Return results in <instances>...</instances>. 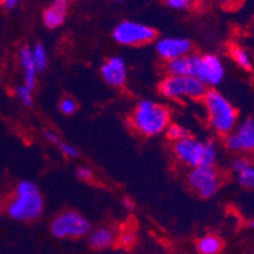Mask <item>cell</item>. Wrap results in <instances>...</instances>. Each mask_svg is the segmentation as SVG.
I'll return each mask as SVG.
<instances>
[{
	"label": "cell",
	"mask_w": 254,
	"mask_h": 254,
	"mask_svg": "<svg viewBox=\"0 0 254 254\" xmlns=\"http://www.w3.org/2000/svg\"><path fill=\"white\" fill-rule=\"evenodd\" d=\"M130 124L142 137H157L165 133L171 124V112L163 104L143 99L131 113Z\"/></svg>",
	"instance_id": "obj_1"
},
{
	"label": "cell",
	"mask_w": 254,
	"mask_h": 254,
	"mask_svg": "<svg viewBox=\"0 0 254 254\" xmlns=\"http://www.w3.org/2000/svg\"><path fill=\"white\" fill-rule=\"evenodd\" d=\"M45 200L38 186L33 181L18 182L10 201L6 205V212L13 220L29 223L36 221L42 215Z\"/></svg>",
	"instance_id": "obj_2"
},
{
	"label": "cell",
	"mask_w": 254,
	"mask_h": 254,
	"mask_svg": "<svg viewBox=\"0 0 254 254\" xmlns=\"http://www.w3.org/2000/svg\"><path fill=\"white\" fill-rule=\"evenodd\" d=\"M202 100L210 128L219 135L230 134L238 126V110L232 101L216 89H207Z\"/></svg>",
	"instance_id": "obj_3"
},
{
	"label": "cell",
	"mask_w": 254,
	"mask_h": 254,
	"mask_svg": "<svg viewBox=\"0 0 254 254\" xmlns=\"http://www.w3.org/2000/svg\"><path fill=\"white\" fill-rule=\"evenodd\" d=\"M172 152L179 162L191 170L200 166H215L219 156L214 140H200L192 135L173 143Z\"/></svg>",
	"instance_id": "obj_4"
},
{
	"label": "cell",
	"mask_w": 254,
	"mask_h": 254,
	"mask_svg": "<svg viewBox=\"0 0 254 254\" xmlns=\"http://www.w3.org/2000/svg\"><path fill=\"white\" fill-rule=\"evenodd\" d=\"M158 90L168 100H201L207 87L193 76H167L161 81Z\"/></svg>",
	"instance_id": "obj_5"
},
{
	"label": "cell",
	"mask_w": 254,
	"mask_h": 254,
	"mask_svg": "<svg viewBox=\"0 0 254 254\" xmlns=\"http://www.w3.org/2000/svg\"><path fill=\"white\" fill-rule=\"evenodd\" d=\"M50 230L57 239H77L89 234L91 225L82 214L75 210H67L51 221Z\"/></svg>",
	"instance_id": "obj_6"
},
{
	"label": "cell",
	"mask_w": 254,
	"mask_h": 254,
	"mask_svg": "<svg viewBox=\"0 0 254 254\" xmlns=\"http://www.w3.org/2000/svg\"><path fill=\"white\" fill-rule=\"evenodd\" d=\"M157 38V32L153 27L134 20H124L113 29V39L118 45L137 47L148 45Z\"/></svg>",
	"instance_id": "obj_7"
},
{
	"label": "cell",
	"mask_w": 254,
	"mask_h": 254,
	"mask_svg": "<svg viewBox=\"0 0 254 254\" xmlns=\"http://www.w3.org/2000/svg\"><path fill=\"white\" fill-rule=\"evenodd\" d=\"M193 77L206 87H216L225 77V64L215 53H193Z\"/></svg>",
	"instance_id": "obj_8"
},
{
	"label": "cell",
	"mask_w": 254,
	"mask_h": 254,
	"mask_svg": "<svg viewBox=\"0 0 254 254\" xmlns=\"http://www.w3.org/2000/svg\"><path fill=\"white\" fill-rule=\"evenodd\" d=\"M187 182L191 189L200 195V197L210 198L218 192L220 176L215 166H200L190 171Z\"/></svg>",
	"instance_id": "obj_9"
},
{
	"label": "cell",
	"mask_w": 254,
	"mask_h": 254,
	"mask_svg": "<svg viewBox=\"0 0 254 254\" xmlns=\"http://www.w3.org/2000/svg\"><path fill=\"white\" fill-rule=\"evenodd\" d=\"M225 147L239 154L254 153V119L248 118L225 137Z\"/></svg>",
	"instance_id": "obj_10"
},
{
	"label": "cell",
	"mask_w": 254,
	"mask_h": 254,
	"mask_svg": "<svg viewBox=\"0 0 254 254\" xmlns=\"http://www.w3.org/2000/svg\"><path fill=\"white\" fill-rule=\"evenodd\" d=\"M192 43L184 37H163L156 42V52L166 62L190 55Z\"/></svg>",
	"instance_id": "obj_11"
},
{
	"label": "cell",
	"mask_w": 254,
	"mask_h": 254,
	"mask_svg": "<svg viewBox=\"0 0 254 254\" xmlns=\"http://www.w3.org/2000/svg\"><path fill=\"white\" fill-rule=\"evenodd\" d=\"M100 75L104 82L112 87H122L128 77V67L122 56H110L100 67Z\"/></svg>",
	"instance_id": "obj_12"
},
{
	"label": "cell",
	"mask_w": 254,
	"mask_h": 254,
	"mask_svg": "<svg viewBox=\"0 0 254 254\" xmlns=\"http://www.w3.org/2000/svg\"><path fill=\"white\" fill-rule=\"evenodd\" d=\"M70 0H53L45 9L42 15L43 24L48 29L60 28L66 20Z\"/></svg>",
	"instance_id": "obj_13"
},
{
	"label": "cell",
	"mask_w": 254,
	"mask_h": 254,
	"mask_svg": "<svg viewBox=\"0 0 254 254\" xmlns=\"http://www.w3.org/2000/svg\"><path fill=\"white\" fill-rule=\"evenodd\" d=\"M19 66L23 75V84L33 90L38 80V70L34 64L33 56H32V48L29 46H24L19 51Z\"/></svg>",
	"instance_id": "obj_14"
},
{
	"label": "cell",
	"mask_w": 254,
	"mask_h": 254,
	"mask_svg": "<svg viewBox=\"0 0 254 254\" xmlns=\"http://www.w3.org/2000/svg\"><path fill=\"white\" fill-rule=\"evenodd\" d=\"M166 71L168 76H192L193 75V55L179 57L166 62Z\"/></svg>",
	"instance_id": "obj_15"
},
{
	"label": "cell",
	"mask_w": 254,
	"mask_h": 254,
	"mask_svg": "<svg viewBox=\"0 0 254 254\" xmlns=\"http://www.w3.org/2000/svg\"><path fill=\"white\" fill-rule=\"evenodd\" d=\"M115 242V234L110 228H98L89 233V244L94 249H105L113 246Z\"/></svg>",
	"instance_id": "obj_16"
},
{
	"label": "cell",
	"mask_w": 254,
	"mask_h": 254,
	"mask_svg": "<svg viewBox=\"0 0 254 254\" xmlns=\"http://www.w3.org/2000/svg\"><path fill=\"white\" fill-rule=\"evenodd\" d=\"M196 248L200 254H219L223 249V240L215 234H205L197 239Z\"/></svg>",
	"instance_id": "obj_17"
},
{
	"label": "cell",
	"mask_w": 254,
	"mask_h": 254,
	"mask_svg": "<svg viewBox=\"0 0 254 254\" xmlns=\"http://www.w3.org/2000/svg\"><path fill=\"white\" fill-rule=\"evenodd\" d=\"M229 55L239 68L247 71V72L253 70V57L249 53V51H247L244 47L232 46L229 50Z\"/></svg>",
	"instance_id": "obj_18"
},
{
	"label": "cell",
	"mask_w": 254,
	"mask_h": 254,
	"mask_svg": "<svg viewBox=\"0 0 254 254\" xmlns=\"http://www.w3.org/2000/svg\"><path fill=\"white\" fill-rule=\"evenodd\" d=\"M32 56H33L34 64L38 70V72H42L48 66V53L45 46L42 43H36L32 46Z\"/></svg>",
	"instance_id": "obj_19"
},
{
	"label": "cell",
	"mask_w": 254,
	"mask_h": 254,
	"mask_svg": "<svg viewBox=\"0 0 254 254\" xmlns=\"http://www.w3.org/2000/svg\"><path fill=\"white\" fill-rule=\"evenodd\" d=\"M235 176H237V181L240 186L247 187V189H254V165L252 162H249Z\"/></svg>",
	"instance_id": "obj_20"
},
{
	"label": "cell",
	"mask_w": 254,
	"mask_h": 254,
	"mask_svg": "<svg viewBox=\"0 0 254 254\" xmlns=\"http://www.w3.org/2000/svg\"><path fill=\"white\" fill-rule=\"evenodd\" d=\"M165 133L167 139L171 140L172 143L179 142V140L187 138L190 135V131L187 130V128H185L184 126L177 123H171L170 126H168V128L166 129Z\"/></svg>",
	"instance_id": "obj_21"
},
{
	"label": "cell",
	"mask_w": 254,
	"mask_h": 254,
	"mask_svg": "<svg viewBox=\"0 0 254 254\" xmlns=\"http://www.w3.org/2000/svg\"><path fill=\"white\" fill-rule=\"evenodd\" d=\"M15 96H17L18 101L25 108L33 105V90L29 89L28 86H25L24 84L18 86L15 89Z\"/></svg>",
	"instance_id": "obj_22"
},
{
	"label": "cell",
	"mask_w": 254,
	"mask_h": 254,
	"mask_svg": "<svg viewBox=\"0 0 254 254\" xmlns=\"http://www.w3.org/2000/svg\"><path fill=\"white\" fill-rule=\"evenodd\" d=\"M59 109L62 114L72 115L77 110V103L72 98H70V96H66V98H64L60 101Z\"/></svg>",
	"instance_id": "obj_23"
},
{
	"label": "cell",
	"mask_w": 254,
	"mask_h": 254,
	"mask_svg": "<svg viewBox=\"0 0 254 254\" xmlns=\"http://www.w3.org/2000/svg\"><path fill=\"white\" fill-rule=\"evenodd\" d=\"M57 148L60 149V152H61L64 156L68 157V158H76V157H78V149L76 148L75 145L70 144V143H66V142H60L59 144H57Z\"/></svg>",
	"instance_id": "obj_24"
},
{
	"label": "cell",
	"mask_w": 254,
	"mask_h": 254,
	"mask_svg": "<svg viewBox=\"0 0 254 254\" xmlns=\"http://www.w3.org/2000/svg\"><path fill=\"white\" fill-rule=\"evenodd\" d=\"M163 3L175 10H186L191 6L193 0H162Z\"/></svg>",
	"instance_id": "obj_25"
},
{
	"label": "cell",
	"mask_w": 254,
	"mask_h": 254,
	"mask_svg": "<svg viewBox=\"0 0 254 254\" xmlns=\"http://www.w3.org/2000/svg\"><path fill=\"white\" fill-rule=\"evenodd\" d=\"M248 163H249V159H247L244 156H239V157H237L235 159H233L232 165H230V168H232L233 172L237 175V173L239 172V171L243 170V168L246 167Z\"/></svg>",
	"instance_id": "obj_26"
},
{
	"label": "cell",
	"mask_w": 254,
	"mask_h": 254,
	"mask_svg": "<svg viewBox=\"0 0 254 254\" xmlns=\"http://www.w3.org/2000/svg\"><path fill=\"white\" fill-rule=\"evenodd\" d=\"M119 242H120V244H122V246L131 247L133 244H134L135 237H134V234H133V233L124 232L123 234L119 237Z\"/></svg>",
	"instance_id": "obj_27"
},
{
	"label": "cell",
	"mask_w": 254,
	"mask_h": 254,
	"mask_svg": "<svg viewBox=\"0 0 254 254\" xmlns=\"http://www.w3.org/2000/svg\"><path fill=\"white\" fill-rule=\"evenodd\" d=\"M76 175H77L78 179L82 180V181H89V180L92 179V171L90 170L89 167H85V166L78 168Z\"/></svg>",
	"instance_id": "obj_28"
},
{
	"label": "cell",
	"mask_w": 254,
	"mask_h": 254,
	"mask_svg": "<svg viewBox=\"0 0 254 254\" xmlns=\"http://www.w3.org/2000/svg\"><path fill=\"white\" fill-rule=\"evenodd\" d=\"M43 137L47 139V142L52 143V144L57 145L60 142H61V140H60V138H59V135H57L53 130H48V129H47V130L43 131Z\"/></svg>",
	"instance_id": "obj_29"
},
{
	"label": "cell",
	"mask_w": 254,
	"mask_h": 254,
	"mask_svg": "<svg viewBox=\"0 0 254 254\" xmlns=\"http://www.w3.org/2000/svg\"><path fill=\"white\" fill-rule=\"evenodd\" d=\"M20 0H4L3 1V8L6 9V10H13V9L17 8L19 5Z\"/></svg>",
	"instance_id": "obj_30"
},
{
	"label": "cell",
	"mask_w": 254,
	"mask_h": 254,
	"mask_svg": "<svg viewBox=\"0 0 254 254\" xmlns=\"http://www.w3.org/2000/svg\"><path fill=\"white\" fill-rule=\"evenodd\" d=\"M123 205L127 210H133L134 209V204L131 201L130 198H124L123 200Z\"/></svg>",
	"instance_id": "obj_31"
},
{
	"label": "cell",
	"mask_w": 254,
	"mask_h": 254,
	"mask_svg": "<svg viewBox=\"0 0 254 254\" xmlns=\"http://www.w3.org/2000/svg\"><path fill=\"white\" fill-rule=\"evenodd\" d=\"M4 209H5V206H4L3 200H1V197H0V215H1V212L4 211Z\"/></svg>",
	"instance_id": "obj_32"
},
{
	"label": "cell",
	"mask_w": 254,
	"mask_h": 254,
	"mask_svg": "<svg viewBox=\"0 0 254 254\" xmlns=\"http://www.w3.org/2000/svg\"><path fill=\"white\" fill-rule=\"evenodd\" d=\"M248 226L251 228V229H254V218L251 219V220L248 221Z\"/></svg>",
	"instance_id": "obj_33"
},
{
	"label": "cell",
	"mask_w": 254,
	"mask_h": 254,
	"mask_svg": "<svg viewBox=\"0 0 254 254\" xmlns=\"http://www.w3.org/2000/svg\"><path fill=\"white\" fill-rule=\"evenodd\" d=\"M215 1H219V3H229L230 0H215Z\"/></svg>",
	"instance_id": "obj_34"
},
{
	"label": "cell",
	"mask_w": 254,
	"mask_h": 254,
	"mask_svg": "<svg viewBox=\"0 0 254 254\" xmlns=\"http://www.w3.org/2000/svg\"><path fill=\"white\" fill-rule=\"evenodd\" d=\"M115 1H118V3H124V1H127V0H115Z\"/></svg>",
	"instance_id": "obj_35"
},
{
	"label": "cell",
	"mask_w": 254,
	"mask_h": 254,
	"mask_svg": "<svg viewBox=\"0 0 254 254\" xmlns=\"http://www.w3.org/2000/svg\"><path fill=\"white\" fill-rule=\"evenodd\" d=\"M197 1H206V0H197Z\"/></svg>",
	"instance_id": "obj_36"
},
{
	"label": "cell",
	"mask_w": 254,
	"mask_h": 254,
	"mask_svg": "<svg viewBox=\"0 0 254 254\" xmlns=\"http://www.w3.org/2000/svg\"><path fill=\"white\" fill-rule=\"evenodd\" d=\"M3 1H4V0H0V4H3Z\"/></svg>",
	"instance_id": "obj_37"
},
{
	"label": "cell",
	"mask_w": 254,
	"mask_h": 254,
	"mask_svg": "<svg viewBox=\"0 0 254 254\" xmlns=\"http://www.w3.org/2000/svg\"><path fill=\"white\" fill-rule=\"evenodd\" d=\"M253 18H254V15H253Z\"/></svg>",
	"instance_id": "obj_38"
}]
</instances>
